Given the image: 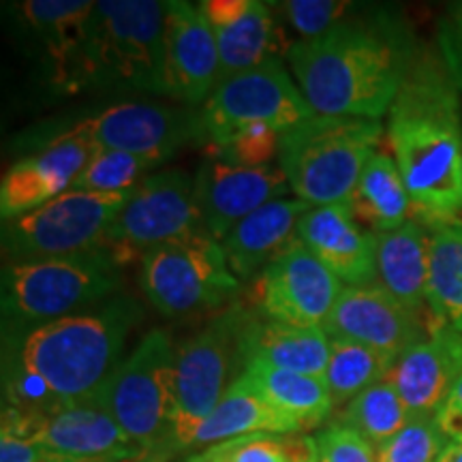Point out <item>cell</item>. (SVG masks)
Returning <instances> with one entry per match:
<instances>
[{"label":"cell","mask_w":462,"mask_h":462,"mask_svg":"<svg viewBox=\"0 0 462 462\" xmlns=\"http://www.w3.org/2000/svg\"><path fill=\"white\" fill-rule=\"evenodd\" d=\"M242 374H246L259 394L302 432L319 426L334 407L323 377L279 371L262 362L246 364Z\"/></svg>","instance_id":"28"},{"label":"cell","mask_w":462,"mask_h":462,"mask_svg":"<svg viewBox=\"0 0 462 462\" xmlns=\"http://www.w3.org/2000/svg\"><path fill=\"white\" fill-rule=\"evenodd\" d=\"M129 193L67 190L37 210L3 223L0 238L5 263L65 257L99 248Z\"/></svg>","instance_id":"13"},{"label":"cell","mask_w":462,"mask_h":462,"mask_svg":"<svg viewBox=\"0 0 462 462\" xmlns=\"http://www.w3.org/2000/svg\"><path fill=\"white\" fill-rule=\"evenodd\" d=\"M242 354L245 366L262 362L279 371L323 377L330 360V338L323 328L270 321L253 310L242 334Z\"/></svg>","instance_id":"25"},{"label":"cell","mask_w":462,"mask_h":462,"mask_svg":"<svg viewBox=\"0 0 462 462\" xmlns=\"http://www.w3.org/2000/svg\"><path fill=\"white\" fill-rule=\"evenodd\" d=\"M289 182L281 165L246 167L206 150L195 173V199L201 221L212 238L221 242L234 225L268 201L285 198Z\"/></svg>","instance_id":"16"},{"label":"cell","mask_w":462,"mask_h":462,"mask_svg":"<svg viewBox=\"0 0 462 462\" xmlns=\"http://www.w3.org/2000/svg\"><path fill=\"white\" fill-rule=\"evenodd\" d=\"M429 310L435 323L462 334V223H430Z\"/></svg>","instance_id":"29"},{"label":"cell","mask_w":462,"mask_h":462,"mask_svg":"<svg viewBox=\"0 0 462 462\" xmlns=\"http://www.w3.org/2000/svg\"><path fill=\"white\" fill-rule=\"evenodd\" d=\"M84 142L97 150H123L170 161L187 143H201L199 109L152 101L114 103L101 112L45 131L37 148Z\"/></svg>","instance_id":"11"},{"label":"cell","mask_w":462,"mask_h":462,"mask_svg":"<svg viewBox=\"0 0 462 462\" xmlns=\"http://www.w3.org/2000/svg\"><path fill=\"white\" fill-rule=\"evenodd\" d=\"M253 309L231 302L176 346V415L171 454L190 449L195 430L215 411L229 385L245 373L242 334Z\"/></svg>","instance_id":"8"},{"label":"cell","mask_w":462,"mask_h":462,"mask_svg":"<svg viewBox=\"0 0 462 462\" xmlns=\"http://www.w3.org/2000/svg\"><path fill=\"white\" fill-rule=\"evenodd\" d=\"M116 424L161 462L171 458L176 415V346L170 332L154 328L97 392Z\"/></svg>","instance_id":"7"},{"label":"cell","mask_w":462,"mask_h":462,"mask_svg":"<svg viewBox=\"0 0 462 462\" xmlns=\"http://www.w3.org/2000/svg\"><path fill=\"white\" fill-rule=\"evenodd\" d=\"M437 48L449 78L462 92V0L449 5L439 22Z\"/></svg>","instance_id":"38"},{"label":"cell","mask_w":462,"mask_h":462,"mask_svg":"<svg viewBox=\"0 0 462 462\" xmlns=\"http://www.w3.org/2000/svg\"><path fill=\"white\" fill-rule=\"evenodd\" d=\"M388 142L418 221L462 223V101L435 51L415 56L388 112Z\"/></svg>","instance_id":"3"},{"label":"cell","mask_w":462,"mask_h":462,"mask_svg":"<svg viewBox=\"0 0 462 462\" xmlns=\"http://www.w3.org/2000/svg\"><path fill=\"white\" fill-rule=\"evenodd\" d=\"M437 424L441 426V430L446 432L449 441H456V439H462V374L460 379L456 381L454 390L449 392L446 402L439 407L435 413Z\"/></svg>","instance_id":"39"},{"label":"cell","mask_w":462,"mask_h":462,"mask_svg":"<svg viewBox=\"0 0 462 462\" xmlns=\"http://www.w3.org/2000/svg\"><path fill=\"white\" fill-rule=\"evenodd\" d=\"M448 446L435 415H420L377 449V462H439Z\"/></svg>","instance_id":"33"},{"label":"cell","mask_w":462,"mask_h":462,"mask_svg":"<svg viewBox=\"0 0 462 462\" xmlns=\"http://www.w3.org/2000/svg\"><path fill=\"white\" fill-rule=\"evenodd\" d=\"M462 374V334L443 323L394 362L388 379L407 404L411 418L435 415Z\"/></svg>","instance_id":"19"},{"label":"cell","mask_w":462,"mask_h":462,"mask_svg":"<svg viewBox=\"0 0 462 462\" xmlns=\"http://www.w3.org/2000/svg\"><path fill=\"white\" fill-rule=\"evenodd\" d=\"M208 234L195 199V178L170 167L150 173L131 189L125 206L109 223L103 245L126 265L167 242Z\"/></svg>","instance_id":"12"},{"label":"cell","mask_w":462,"mask_h":462,"mask_svg":"<svg viewBox=\"0 0 462 462\" xmlns=\"http://www.w3.org/2000/svg\"><path fill=\"white\" fill-rule=\"evenodd\" d=\"M279 142L281 133L268 126H251L238 137H234L227 146L215 148L208 146L210 152L221 154V157L234 161V163L246 167H265L273 165V159H279Z\"/></svg>","instance_id":"36"},{"label":"cell","mask_w":462,"mask_h":462,"mask_svg":"<svg viewBox=\"0 0 462 462\" xmlns=\"http://www.w3.org/2000/svg\"><path fill=\"white\" fill-rule=\"evenodd\" d=\"M140 287L152 309L178 319L236 302L240 279L221 242L198 234L148 251L140 262Z\"/></svg>","instance_id":"9"},{"label":"cell","mask_w":462,"mask_h":462,"mask_svg":"<svg viewBox=\"0 0 462 462\" xmlns=\"http://www.w3.org/2000/svg\"><path fill=\"white\" fill-rule=\"evenodd\" d=\"M167 3L99 0L86 22L78 90L106 88L167 97Z\"/></svg>","instance_id":"4"},{"label":"cell","mask_w":462,"mask_h":462,"mask_svg":"<svg viewBox=\"0 0 462 462\" xmlns=\"http://www.w3.org/2000/svg\"><path fill=\"white\" fill-rule=\"evenodd\" d=\"M218 48L215 31L201 5L167 3L165 86L167 97L182 106H204L218 84Z\"/></svg>","instance_id":"18"},{"label":"cell","mask_w":462,"mask_h":462,"mask_svg":"<svg viewBox=\"0 0 462 462\" xmlns=\"http://www.w3.org/2000/svg\"><path fill=\"white\" fill-rule=\"evenodd\" d=\"M430 317L404 309L377 285H345L323 332L330 340H349L398 360L404 351L426 338Z\"/></svg>","instance_id":"17"},{"label":"cell","mask_w":462,"mask_h":462,"mask_svg":"<svg viewBox=\"0 0 462 462\" xmlns=\"http://www.w3.org/2000/svg\"><path fill=\"white\" fill-rule=\"evenodd\" d=\"M439 462H462V439H456V441H449Z\"/></svg>","instance_id":"40"},{"label":"cell","mask_w":462,"mask_h":462,"mask_svg":"<svg viewBox=\"0 0 462 462\" xmlns=\"http://www.w3.org/2000/svg\"><path fill=\"white\" fill-rule=\"evenodd\" d=\"M349 208L356 221L373 234H383L409 221V212H413L411 198L394 157L383 150L373 154L357 180Z\"/></svg>","instance_id":"27"},{"label":"cell","mask_w":462,"mask_h":462,"mask_svg":"<svg viewBox=\"0 0 462 462\" xmlns=\"http://www.w3.org/2000/svg\"><path fill=\"white\" fill-rule=\"evenodd\" d=\"M95 152L97 148L84 142H60L39 148L11 165L0 182L3 223L24 217L71 190Z\"/></svg>","instance_id":"20"},{"label":"cell","mask_w":462,"mask_h":462,"mask_svg":"<svg viewBox=\"0 0 462 462\" xmlns=\"http://www.w3.org/2000/svg\"><path fill=\"white\" fill-rule=\"evenodd\" d=\"M340 291L338 276L296 240L253 279L248 306L263 319L323 328Z\"/></svg>","instance_id":"15"},{"label":"cell","mask_w":462,"mask_h":462,"mask_svg":"<svg viewBox=\"0 0 462 462\" xmlns=\"http://www.w3.org/2000/svg\"><path fill=\"white\" fill-rule=\"evenodd\" d=\"M201 9L215 31L218 82L274 60L279 50V24L273 3L262 0H206Z\"/></svg>","instance_id":"22"},{"label":"cell","mask_w":462,"mask_h":462,"mask_svg":"<svg viewBox=\"0 0 462 462\" xmlns=\"http://www.w3.org/2000/svg\"><path fill=\"white\" fill-rule=\"evenodd\" d=\"M165 163V159L150 154H133L123 150H97L73 182L71 190L90 193H126L146 180L152 170Z\"/></svg>","instance_id":"32"},{"label":"cell","mask_w":462,"mask_h":462,"mask_svg":"<svg viewBox=\"0 0 462 462\" xmlns=\"http://www.w3.org/2000/svg\"><path fill=\"white\" fill-rule=\"evenodd\" d=\"M50 462H65V460H58V458H50ZM131 462H161L157 458H152V456H146V458H140V460H131Z\"/></svg>","instance_id":"41"},{"label":"cell","mask_w":462,"mask_h":462,"mask_svg":"<svg viewBox=\"0 0 462 462\" xmlns=\"http://www.w3.org/2000/svg\"><path fill=\"white\" fill-rule=\"evenodd\" d=\"M302 432L291 420L276 411L265 398L259 394L246 374H240L208 418L195 430L193 448L217 446L229 439L248 435H293Z\"/></svg>","instance_id":"26"},{"label":"cell","mask_w":462,"mask_h":462,"mask_svg":"<svg viewBox=\"0 0 462 462\" xmlns=\"http://www.w3.org/2000/svg\"><path fill=\"white\" fill-rule=\"evenodd\" d=\"M409 420H411V413H409L407 404L394 385L388 379H383L346 404L340 424L356 430L374 449H379L398 430H402L409 424Z\"/></svg>","instance_id":"31"},{"label":"cell","mask_w":462,"mask_h":462,"mask_svg":"<svg viewBox=\"0 0 462 462\" xmlns=\"http://www.w3.org/2000/svg\"><path fill=\"white\" fill-rule=\"evenodd\" d=\"M143 306L114 296L84 313L3 337L5 407L45 415L97 394L118 366Z\"/></svg>","instance_id":"1"},{"label":"cell","mask_w":462,"mask_h":462,"mask_svg":"<svg viewBox=\"0 0 462 462\" xmlns=\"http://www.w3.org/2000/svg\"><path fill=\"white\" fill-rule=\"evenodd\" d=\"M298 240L315 253L340 282L374 285L377 236L356 221L349 204L313 206L298 223Z\"/></svg>","instance_id":"21"},{"label":"cell","mask_w":462,"mask_h":462,"mask_svg":"<svg viewBox=\"0 0 462 462\" xmlns=\"http://www.w3.org/2000/svg\"><path fill=\"white\" fill-rule=\"evenodd\" d=\"M418 51L401 17L362 7L321 37L293 43L287 62L315 114L381 120Z\"/></svg>","instance_id":"2"},{"label":"cell","mask_w":462,"mask_h":462,"mask_svg":"<svg viewBox=\"0 0 462 462\" xmlns=\"http://www.w3.org/2000/svg\"><path fill=\"white\" fill-rule=\"evenodd\" d=\"M381 135V120L321 114L282 131L279 165L289 189L309 206L349 204Z\"/></svg>","instance_id":"6"},{"label":"cell","mask_w":462,"mask_h":462,"mask_svg":"<svg viewBox=\"0 0 462 462\" xmlns=\"http://www.w3.org/2000/svg\"><path fill=\"white\" fill-rule=\"evenodd\" d=\"M125 265L107 246L65 257L5 263L0 279L3 337L84 313L114 298Z\"/></svg>","instance_id":"5"},{"label":"cell","mask_w":462,"mask_h":462,"mask_svg":"<svg viewBox=\"0 0 462 462\" xmlns=\"http://www.w3.org/2000/svg\"><path fill=\"white\" fill-rule=\"evenodd\" d=\"M184 462H291L287 435H248L190 454Z\"/></svg>","instance_id":"35"},{"label":"cell","mask_w":462,"mask_h":462,"mask_svg":"<svg viewBox=\"0 0 462 462\" xmlns=\"http://www.w3.org/2000/svg\"><path fill=\"white\" fill-rule=\"evenodd\" d=\"M315 116L279 58L223 79L199 107L201 146H227L251 126L287 131Z\"/></svg>","instance_id":"10"},{"label":"cell","mask_w":462,"mask_h":462,"mask_svg":"<svg viewBox=\"0 0 462 462\" xmlns=\"http://www.w3.org/2000/svg\"><path fill=\"white\" fill-rule=\"evenodd\" d=\"M394 360L349 340H330L326 381L334 404H349L357 394L388 377Z\"/></svg>","instance_id":"30"},{"label":"cell","mask_w":462,"mask_h":462,"mask_svg":"<svg viewBox=\"0 0 462 462\" xmlns=\"http://www.w3.org/2000/svg\"><path fill=\"white\" fill-rule=\"evenodd\" d=\"M3 429L31 439L51 458L65 462H131L150 456L116 424L99 394L45 415L3 409Z\"/></svg>","instance_id":"14"},{"label":"cell","mask_w":462,"mask_h":462,"mask_svg":"<svg viewBox=\"0 0 462 462\" xmlns=\"http://www.w3.org/2000/svg\"><path fill=\"white\" fill-rule=\"evenodd\" d=\"M377 236L374 285L415 315H430V234L418 218H409L401 227Z\"/></svg>","instance_id":"24"},{"label":"cell","mask_w":462,"mask_h":462,"mask_svg":"<svg viewBox=\"0 0 462 462\" xmlns=\"http://www.w3.org/2000/svg\"><path fill=\"white\" fill-rule=\"evenodd\" d=\"M319 462H377V449L345 424H332L315 437Z\"/></svg>","instance_id":"37"},{"label":"cell","mask_w":462,"mask_h":462,"mask_svg":"<svg viewBox=\"0 0 462 462\" xmlns=\"http://www.w3.org/2000/svg\"><path fill=\"white\" fill-rule=\"evenodd\" d=\"M273 7L282 15L285 24L300 34V42L321 37L357 11V5L346 0H285L273 3Z\"/></svg>","instance_id":"34"},{"label":"cell","mask_w":462,"mask_h":462,"mask_svg":"<svg viewBox=\"0 0 462 462\" xmlns=\"http://www.w3.org/2000/svg\"><path fill=\"white\" fill-rule=\"evenodd\" d=\"M313 206L293 198H279L242 218L221 240L231 273L240 281L255 279L298 240V223Z\"/></svg>","instance_id":"23"}]
</instances>
